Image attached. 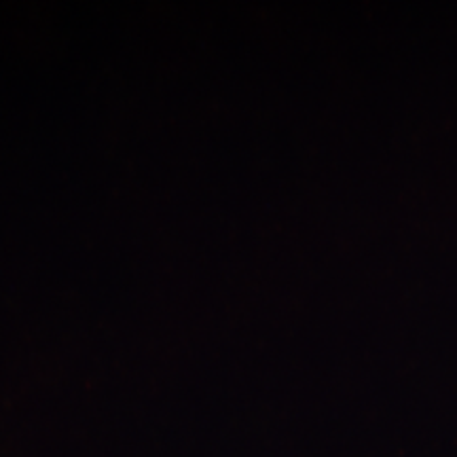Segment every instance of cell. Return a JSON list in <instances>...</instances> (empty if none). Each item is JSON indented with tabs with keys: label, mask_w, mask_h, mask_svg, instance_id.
Listing matches in <instances>:
<instances>
[]
</instances>
